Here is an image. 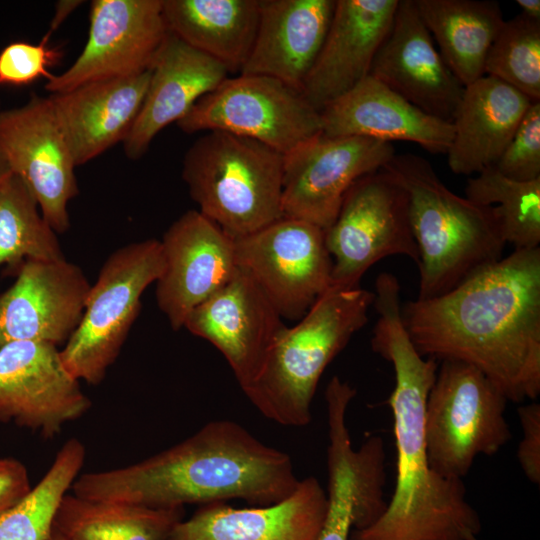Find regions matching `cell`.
Masks as SVG:
<instances>
[{"mask_svg":"<svg viewBox=\"0 0 540 540\" xmlns=\"http://www.w3.org/2000/svg\"><path fill=\"white\" fill-rule=\"evenodd\" d=\"M374 293L360 287H330L293 327H285L269 349L255 379L243 389L267 419L303 427L330 362L365 326Z\"/></svg>","mask_w":540,"mask_h":540,"instance_id":"5","label":"cell"},{"mask_svg":"<svg viewBox=\"0 0 540 540\" xmlns=\"http://www.w3.org/2000/svg\"><path fill=\"white\" fill-rule=\"evenodd\" d=\"M162 12L171 34L240 73L255 41L259 0H162Z\"/></svg>","mask_w":540,"mask_h":540,"instance_id":"28","label":"cell"},{"mask_svg":"<svg viewBox=\"0 0 540 540\" xmlns=\"http://www.w3.org/2000/svg\"><path fill=\"white\" fill-rule=\"evenodd\" d=\"M64 259L56 232L15 175L0 186V266L19 267L25 260Z\"/></svg>","mask_w":540,"mask_h":540,"instance_id":"32","label":"cell"},{"mask_svg":"<svg viewBox=\"0 0 540 540\" xmlns=\"http://www.w3.org/2000/svg\"><path fill=\"white\" fill-rule=\"evenodd\" d=\"M86 448L67 440L49 469L17 503L0 514V540H48L63 498L80 475Z\"/></svg>","mask_w":540,"mask_h":540,"instance_id":"31","label":"cell"},{"mask_svg":"<svg viewBox=\"0 0 540 540\" xmlns=\"http://www.w3.org/2000/svg\"><path fill=\"white\" fill-rule=\"evenodd\" d=\"M508 400L476 367L443 360L428 394L427 458L438 474L463 479L479 455L497 454L511 439Z\"/></svg>","mask_w":540,"mask_h":540,"instance_id":"7","label":"cell"},{"mask_svg":"<svg viewBox=\"0 0 540 540\" xmlns=\"http://www.w3.org/2000/svg\"><path fill=\"white\" fill-rule=\"evenodd\" d=\"M224 356L241 389L258 374L286 325L274 306L242 270L194 308L184 326Z\"/></svg>","mask_w":540,"mask_h":540,"instance_id":"18","label":"cell"},{"mask_svg":"<svg viewBox=\"0 0 540 540\" xmlns=\"http://www.w3.org/2000/svg\"><path fill=\"white\" fill-rule=\"evenodd\" d=\"M465 197L482 206H494L504 240L514 250L540 244V178L517 181L490 166L468 179Z\"/></svg>","mask_w":540,"mask_h":540,"instance_id":"33","label":"cell"},{"mask_svg":"<svg viewBox=\"0 0 540 540\" xmlns=\"http://www.w3.org/2000/svg\"><path fill=\"white\" fill-rule=\"evenodd\" d=\"M184 508L86 499L68 493L54 527L71 540H167Z\"/></svg>","mask_w":540,"mask_h":540,"instance_id":"30","label":"cell"},{"mask_svg":"<svg viewBox=\"0 0 540 540\" xmlns=\"http://www.w3.org/2000/svg\"><path fill=\"white\" fill-rule=\"evenodd\" d=\"M523 432L517 448V459L526 478L540 483V404L531 402L517 409Z\"/></svg>","mask_w":540,"mask_h":540,"instance_id":"37","label":"cell"},{"mask_svg":"<svg viewBox=\"0 0 540 540\" xmlns=\"http://www.w3.org/2000/svg\"><path fill=\"white\" fill-rule=\"evenodd\" d=\"M327 510L326 490L317 478L300 479L287 498L270 505H201L172 529L167 540H317Z\"/></svg>","mask_w":540,"mask_h":540,"instance_id":"22","label":"cell"},{"mask_svg":"<svg viewBox=\"0 0 540 540\" xmlns=\"http://www.w3.org/2000/svg\"><path fill=\"white\" fill-rule=\"evenodd\" d=\"M493 166L504 176L517 181L540 178V101L531 103Z\"/></svg>","mask_w":540,"mask_h":540,"instance_id":"36","label":"cell"},{"mask_svg":"<svg viewBox=\"0 0 540 540\" xmlns=\"http://www.w3.org/2000/svg\"><path fill=\"white\" fill-rule=\"evenodd\" d=\"M82 269L67 261L25 260L0 294V348L16 341L66 343L90 291Z\"/></svg>","mask_w":540,"mask_h":540,"instance_id":"17","label":"cell"},{"mask_svg":"<svg viewBox=\"0 0 540 540\" xmlns=\"http://www.w3.org/2000/svg\"><path fill=\"white\" fill-rule=\"evenodd\" d=\"M236 263L287 320H300L331 286L325 231L282 217L234 239Z\"/></svg>","mask_w":540,"mask_h":540,"instance_id":"11","label":"cell"},{"mask_svg":"<svg viewBox=\"0 0 540 540\" xmlns=\"http://www.w3.org/2000/svg\"><path fill=\"white\" fill-rule=\"evenodd\" d=\"M369 76L417 108L452 122L464 86L434 45L414 0H399Z\"/></svg>","mask_w":540,"mask_h":540,"instance_id":"19","label":"cell"},{"mask_svg":"<svg viewBox=\"0 0 540 540\" xmlns=\"http://www.w3.org/2000/svg\"><path fill=\"white\" fill-rule=\"evenodd\" d=\"M48 540H71V539L65 536L63 533H61L54 527Z\"/></svg>","mask_w":540,"mask_h":540,"instance_id":"42","label":"cell"},{"mask_svg":"<svg viewBox=\"0 0 540 540\" xmlns=\"http://www.w3.org/2000/svg\"><path fill=\"white\" fill-rule=\"evenodd\" d=\"M516 3L521 8L522 14L529 18L540 20L539 0H517Z\"/></svg>","mask_w":540,"mask_h":540,"instance_id":"40","label":"cell"},{"mask_svg":"<svg viewBox=\"0 0 540 540\" xmlns=\"http://www.w3.org/2000/svg\"><path fill=\"white\" fill-rule=\"evenodd\" d=\"M372 350L389 361L395 386L388 399L396 445V482L383 514L352 530L350 540H471L481 532L463 479L438 474L429 464L424 420L438 362L416 350L396 303L382 304Z\"/></svg>","mask_w":540,"mask_h":540,"instance_id":"3","label":"cell"},{"mask_svg":"<svg viewBox=\"0 0 540 540\" xmlns=\"http://www.w3.org/2000/svg\"><path fill=\"white\" fill-rule=\"evenodd\" d=\"M164 267L161 243L147 239L109 255L86 300L82 318L60 350L66 369L97 385L117 359L141 310V296Z\"/></svg>","mask_w":540,"mask_h":540,"instance_id":"8","label":"cell"},{"mask_svg":"<svg viewBox=\"0 0 540 540\" xmlns=\"http://www.w3.org/2000/svg\"><path fill=\"white\" fill-rule=\"evenodd\" d=\"M290 456L239 423L216 420L178 444L139 462L80 474L76 496L154 508H179L240 499L277 503L297 488Z\"/></svg>","mask_w":540,"mask_h":540,"instance_id":"2","label":"cell"},{"mask_svg":"<svg viewBox=\"0 0 540 540\" xmlns=\"http://www.w3.org/2000/svg\"><path fill=\"white\" fill-rule=\"evenodd\" d=\"M532 101L503 81L484 75L463 89L452 119L446 153L456 175L493 166L512 139Z\"/></svg>","mask_w":540,"mask_h":540,"instance_id":"27","label":"cell"},{"mask_svg":"<svg viewBox=\"0 0 540 540\" xmlns=\"http://www.w3.org/2000/svg\"><path fill=\"white\" fill-rule=\"evenodd\" d=\"M228 74L223 64L169 32L152 64L140 112L123 141L125 155L141 158L162 129L181 120Z\"/></svg>","mask_w":540,"mask_h":540,"instance_id":"23","label":"cell"},{"mask_svg":"<svg viewBox=\"0 0 540 540\" xmlns=\"http://www.w3.org/2000/svg\"><path fill=\"white\" fill-rule=\"evenodd\" d=\"M169 31L162 0H94L87 42L74 63L46 81L52 94L151 69Z\"/></svg>","mask_w":540,"mask_h":540,"instance_id":"13","label":"cell"},{"mask_svg":"<svg viewBox=\"0 0 540 540\" xmlns=\"http://www.w3.org/2000/svg\"><path fill=\"white\" fill-rule=\"evenodd\" d=\"M399 0H336L321 50L301 93L319 112L369 76Z\"/></svg>","mask_w":540,"mask_h":540,"instance_id":"21","label":"cell"},{"mask_svg":"<svg viewBox=\"0 0 540 540\" xmlns=\"http://www.w3.org/2000/svg\"><path fill=\"white\" fill-rule=\"evenodd\" d=\"M395 154L392 143L321 132L284 155L283 217L327 230L348 189L381 170Z\"/></svg>","mask_w":540,"mask_h":540,"instance_id":"12","label":"cell"},{"mask_svg":"<svg viewBox=\"0 0 540 540\" xmlns=\"http://www.w3.org/2000/svg\"><path fill=\"white\" fill-rule=\"evenodd\" d=\"M336 0H259L251 52L239 74L277 79L301 92L325 40Z\"/></svg>","mask_w":540,"mask_h":540,"instance_id":"24","label":"cell"},{"mask_svg":"<svg viewBox=\"0 0 540 540\" xmlns=\"http://www.w3.org/2000/svg\"><path fill=\"white\" fill-rule=\"evenodd\" d=\"M47 33L37 44L16 41L0 51V86H26L40 78L49 80L51 66L62 56L59 48L48 45Z\"/></svg>","mask_w":540,"mask_h":540,"instance_id":"35","label":"cell"},{"mask_svg":"<svg viewBox=\"0 0 540 540\" xmlns=\"http://www.w3.org/2000/svg\"><path fill=\"white\" fill-rule=\"evenodd\" d=\"M160 243L164 267L156 281V301L177 331L194 308L238 272L234 238L198 210H188Z\"/></svg>","mask_w":540,"mask_h":540,"instance_id":"16","label":"cell"},{"mask_svg":"<svg viewBox=\"0 0 540 540\" xmlns=\"http://www.w3.org/2000/svg\"><path fill=\"white\" fill-rule=\"evenodd\" d=\"M325 244L333 262L332 287H359L365 272L388 256L402 255L418 264L405 189L383 169L358 179L325 230Z\"/></svg>","mask_w":540,"mask_h":540,"instance_id":"9","label":"cell"},{"mask_svg":"<svg viewBox=\"0 0 540 540\" xmlns=\"http://www.w3.org/2000/svg\"><path fill=\"white\" fill-rule=\"evenodd\" d=\"M320 114L327 136L413 142L433 154H446L453 138L451 122L427 114L371 76Z\"/></svg>","mask_w":540,"mask_h":540,"instance_id":"26","label":"cell"},{"mask_svg":"<svg viewBox=\"0 0 540 540\" xmlns=\"http://www.w3.org/2000/svg\"><path fill=\"white\" fill-rule=\"evenodd\" d=\"M401 312L423 357L476 367L508 401L540 394V247L514 250Z\"/></svg>","mask_w":540,"mask_h":540,"instance_id":"1","label":"cell"},{"mask_svg":"<svg viewBox=\"0 0 540 540\" xmlns=\"http://www.w3.org/2000/svg\"><path fill=\"white\" fill-rule=\"evenodd\" d=\"M485 75L540 101V20L520 13L504 20L484 67Z\"/></svg>","mask_w":540,"mask_h":540,"instance_id":"34","label":"cell"},{"mask_svg":"<svg viewBox=\"0 0 540 540\" xmlns=\"http://www.w3.org/2000/svg\"><path fill=\"white\" fill-rule=\"evenodd\" d=\"M185 133L219 130L285 155L322 132L321 114L303 94L262 75L227 77L177 122Z\"/></svg>","mask_w":540,"mask_h":540,"instance_id":"10","label":"cell"},{"mask_svg":"<svg viewBox=\"0 0 540 540\" xmlns=\"http://www.w3.org/2000/svg\"><path fill=\"white\" fill-rule=\"evenodd\" d=\"M405 189L419 251L417 299L442 295L500 260L506 246L494 206L453 193L432 164L414 153L395 154L382 168Z\"/></svg>","mask_w":540,"mask_h":540,"instance_id":"4","label":"cell"},{"mask_svg":"<svg viewBox=\"0 0 540 540\" xmlns=\"http://www.w3.org/2000/svg\"><path fill=\"white\" fill-rule=\"evenodd\" d=\"M444 62L465 87L485 75L488 51L503 22L495 0H414Z\"/></svg>","mask_w":540,"mask_h":540,"instance_id":"29","label":"cell"},{"mask_svg":"<svg viewBox=\"0 0 540 540\" xmlns=\"http://www.w3.org/2000/svg\"><path fill=\"white\" fill-rule=\"evenodd\" d=\"M25 465L10 457L0 458V514L17 503L31 489Z\"/></svg>","mask_w":540,"mask_h":540,"instance_id":"38","label":"cell"},{"mask_svg":"<svg viewBox=\"0 0 540 540\" xmlns=\"http://www.w3.org/2000/svg\"><path fill=\"white\" fill-rule=\"evenodd\" d=\"M90 407L58 346L16 341L0 348V422H13L50 439Z\"/></svg>","mask_w":540,"mask_h":540,"instance_id":"15","label":"cell"},{"mask_svg":"<svg viewBox=\"0 0 540 540\" xmlns=\"http://www.w3.org/2000/svg\"><path fill=\"white\" fill-rule=\"evenodd\" d=\"M283 167L269 146L212 130L188 148L182 178L198 211L235 239L283 217Z\"/></svg>","mask_w":540,"mask_h":540,"instance_id":"6","label":"cell"},{"mask_svg":"<svg viewBox=\"0 0 540 540\" xmlns=\"http://www.w3.org/2000/svg\"><path fill=\"white\" fill-rule=\"evenodd\" d=\"M471 540H478V538H477V537H474V538H472Z\"/></svg>","mask_w":540,"mask_h":540,"instance_id":"43","label":"cell"},{"mask_svg":"<svg viewBox=\"0 0 540 540\" xmlns=\"http://www.w3.org/2000/svg\"><path fill=\"white\" fill-rule=\"evenodd\" d=\"M11 175H12V172L7 162L3 158L2 154L0 153V186Z\"/></svg>","mask_w":540,"mask_h":540,"instance_id":"41","label":"cell"},{"mask_svg":"<svg viewBox=\"0 0 540 540\" xmlns=\"http://www.w3.org/2000/svg\"><path fill=\"white\" fill-rule=\"evenodd\" d=\"M341 405L327 409V510L317 540H350L352 530L374 523L385 511V447L379 436L353 447Z\"/></svg>","mask_w":540,"mask_h":540,"instance_id":"20","label":"cell"},{"mask_svg":"<svg viewBox=\"0 0 540 540\" xmlns=\"http://www.w3.org/2000/svg\"><path fill=\"white\" fill-rule=\"evenodd\" d=\"M81 3L82 1L77 0L58 1L48 34L50 35L53 31H55L70 15V13L73 12Z\"/></svg>","mask_w":540,"mask_h":540,"instance_id":"39","label":"cell"},{"mask_svg":"<svg viewBox=\"0 0 540 540\" xmlns=\"http://www.w3.org/2000/svg\"><path fill=\"white\" fill-rule=\"evenodd\" d=\"M0 153L35 198L56 233L70 228L68 203L78 194L77 167L49 98L0 111Z\"/></svg>","mask_w":540,"mask_h":540,"instance_id":"14","label":"cell"},{"mask_svg":"<svg viewBox=\"0 0 540 540\" xmlns=\"http://www.w3.org/2000/svg\"><path fill=\"white\" fill-rule=\"evenodd\" d=\"M150 76L151 69L48 97L76 166L126 139L144 102Z\"/></svg>","mask_w":540,"mask_h":540,"instance_id":"25","label":"cell"}]
</instances>
